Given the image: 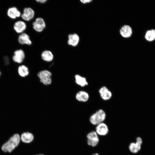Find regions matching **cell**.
<instances>
[{"mask_svg":"<svg viewBox=\"0 0 155 155\" xmlns=\"http://www.w3.org/2000/svg\"><path fill=\"white\" fill-rule=\"evenodd\" d=\"M106 115L105 111L100 109L92 114L90 117L89 121L93 125L96 126L104 122L106 119Z\"/></svg>","mask_w":155,"mask_h":155,"instance_id":"1","label":"cell"},{"mask_svg":"<svg viewBox=\"0 0 155 155\" xmlns=\"http://www.w3.org/2000/svg\"><path fill=\"white\" fill-rule=\"evenodd\" d=\"M20 137L18 134H15L2 147V150L5 152H11L19 144Z\"/></svg>","mask_w":155,"mask_h":155,"instance_id":"2","label":"cell"},{"mask_svg":"<svg viewBox=\"0 0 155 155\" xmlns=\"http://www.w3.org/2000/svg\"><path fill=\"white\" fill-rule=\"evenodd\" d=\"M37 75L40 82L43 84L48 85L52 83V74L50 71L46 70H41L38 73Z\"/></svg>","mask_w":155,"mask_h":155,"instance_id":"3","label":"cell"},{"mask_svg":"<svg viewBox=\"0 0 155 155\" xmlns=\"http://www.w3.org/2000/svg\"><path fill=\"white\" fill-rule=\"evenodd\" d=\"M87 145L92 147H96L99 144L100 139L99 135L95 131H91L86 135Z\"/></svg>","mask_w":155,"mask_h":155,"instance_id":"4","label":"cell"},{"mask_svg":"<svg viewBox=\"0 0 155 155\" xmlns=\"http://www.w3.org/2000/svg\"><path fill=\"white\" fill-rule=\"evenodd\" d=\"M34 15V10L30 7H27L24 8L21 18L24 21L28 22L33 19Z\"/></svg>","mask_w":155,"mask_h":155,"instance_id":"5","label":"cell"},{"mask_svg":"<svg viewBox=\"0 0 155 155\" xmlns=\"http://www.w3.org/2000/svg\"><path fill=\"white\" fill-rule=\"evenodd\" d=\"M136 140V142L130 143L128 146L129 151L133 154H136L140 151L142 143V139L140 137H137Z\"/></svg>","mask_w":155,"mask_h":155,"instance_id":"6","label":"cell"},{"mask_svg":"<svg viewBox=\"0 0 155 155\" xmlns=\"http://www.w3.org/2000/svg\"><path fill=\"white\" fill-rule=\"evenodd\" d=\"M32 27L36 32H41L46 26L45 22L43 18L40 17L36 18L32 23Z\"/></svg>","mask_w":155,"mask_h":155,"instance_id":"7","label":"cell"},{"mask_svg":"<svg viewBox=\"0 0 155 155\" xmlns=\"http://www.w3.org/2000/svg\"><path fill=\"white\" fill-rule=\"evenodd\" d=\"M95 131L99 136H104L108 134L109 129L108 125L103 122L96 126Z\"/></svg>","mask_w":155,"mask_h":155,"instance_id":"8","label":"cell"},{"mask_svg":"<svg viewBox=\"0 0 155 155\" xmlns=\"http://www.w3.org/2000/svg\"><path fill=\"white\" fill-rule=\"evenodd\" d=\"M25 58L24 51L21 49L16 50L12 57L13 61L15 63H22Z\"/></svg>","mask_w":155,"mask_h":155,"instance_id":"9","label":"cell"},{"mask_svg":"<svg viewBox=\"0 0 155 155\" xmlns=\"http://www.w3.org/2000/svg\"><path fill=\"white\" fill-rule=\"evenodd\" d=\"M18 41L19 43L21 45L30 46L32 44L30 36L25 32L19 34L18 37Z\"/></svg>","mask_w":155,"mask_h":155,"instance_id":"10","label":"cell"},{"mask_svg":"<svg viewBox=\"0 0 155 155\" xmlns=\"http://www.w3.org/2000/svg\"><path fill=\"white\" fill-rule=\"evenodd\" d=\"M13 28L17 34H20L25 31L27 28V24L24 21L19 20L15 22Z\"/></svg>","mask_w":155,"mask_h":155,"instance_id":"11","label":"cell"},{"mask_svg":"<svg viewBox=\"0 0 155 155\" xmlns=\"http://www.w3.org/2000/svg\"><path fill=\"white\" fill-rule=\"evenodd\" d=\"M7 15L10 18L14 20L21 17L22 13L15 7H12L8 9Z\"/></svg>","mask_w":155,"mask_h":155,"instance_id":"12","label":"cell"},{"mask_svg":"<svg viewBox=\"0 0 155 155\" xmlns=\"http://www.w3.org/2000/svg\"><path fill=\"white\" fill-rule=\"evenodd\" d=\"M99 92L102 98L105 100L110 99L112 96L111 92L105 86L101 87L99 89Z\"/></svg>","mask_w":155,"mask_h":155,"instance_id":"13","label":"cell"},{"mask_svg":"<svg viewBox=\"0 0 155 155\" xmlns=\"http://www.w3.org/2000/svg\"><path fill=\"white\" fill-rule=\"evenodd\" d=\"M68 44L73 46H77L79 42L80 38L79 36L76 33L69 34L68 36Z\"/></svg>","mask_w":155,"mask_h":155,"instance_id":"14","label":"cell"},{"mask_svg":"<svg viewBox=\"0 0 155 155\" xmlns=\"http://www.w3.org/2000/svg\"><path fill=\"white\" fill-rule=\"evenodd\" d=\"M75 98L78 101L85 102L88 101L89 96L88 94L84 91H80L76 94Z\"/></svg>","mask_w":155,"mask_h":155,"instance_id":"15","label":"cell"},{"mask_svg":"<svg viewBox=\"0 0 155 155\" xmlns=\"http://www.w3.org/2000/svg\"><path fill=\"white\" fill-rule=\"evenodd\" d=\"M120 32L123 37L126 38H128L132 34V30L129 26L124 25L121 28Z\"/></svg>","mask_w":155,"mask_h":155,"instance_id":"16","label":"cell"},{"mask_svg":"<svg viewBox=\"0 0 155 155\" xmlns=\"http://www.w3.org/2000/svg\"><path fill=\"white\" fill-rule=\"evenodd\" d=\"M21 139L24 143H29L31 142L34 140V137L31 133L26 132L23 133L21 136Z\"/></svg>","mask_w":155,"mask_h":155,"instance_id":"17","label":"cell"},{"mask_svg":"<svg viewBox=\"0 0 155 155\" xmlns=\"http://www.w3.org/2000/svg\"><path fill=\"white\" fill-rule=\"evenodd\" d=\"M41 57L43 60L47 62L52 61L54 58L52 53L50 51L47 50L44 51L42 52Z\"/></svg>","mask_w":155,"mask_h":155,"instance_id":"18","label":"cell"},{"mask_svg":"<svg viewBox=\"0 0 155 155\" xmlns=\"http://www.w3.org/2000/svg\"><path fill=\"white\" fill-rule=\"evenodd\" d=\"M75 83L82 87H84L88 85V82L86 79L79 74H76L75 76Z\"/></svg>","mask_w":155,"mask_h":155,"instance_id":"19","label":"cell"},{"mask_svg":"<svg viewBox=\"0 0 155 155\" xmlns=\"http://www.w3.org/2000/svg\"><path fill=\"white\" fill-rule=\"evenodd\" d=\"M145 37L146 39L150 42L155 39V29H152L148 30L146 32Z\"/></svg>","mask_w":155,"mask_h":155,"instance_id":"20","label":"cell"},{"mask_svg":"<svg viewBox=\"0 0 155 155\" xmlns=\"http://www.w3.org/2000/svg\"><path fill=\"white\" fill-rule=\"evenodd\" d=\"M18 71L20 75L22 77L27 76L29 73L28 68L24 65H20L19 67Z\"/></svg>","mask_w":155,"mask_h":155,"instance_id":"21","label":"cell"},{"mask_svg":"<svg viewBox=\"0 0 155 155\" xmlns=\"http://www.w3.org/2000/svg\"><path fill=\"white\" fill-rule=\"evenodd\" d=\"M80 1L82 3L84 4H85L87 3H90L92 1L91 0H81Z\"/></svg>","mask_w":155,"mask_h":155,"instance_id":"22","label":"cell"},{"mask_svg":"<svg viewBox=\"0 0 155 155\" xmlns=\"http://www.w3.org/2000/svg\"><path fill=\"white\" fill-rule=\"evenodd\" d=\"M47 0H37L36 1L37 2L39 3H46L47 1Z\"/></svg>","mask_w":155,"mask_h":155,"instance_id":"23","label":"cell"},{"mask_svg":"<svg viewBox=\"0 0 155 155\" xmlns=\"http://www.w3.org/2000/svg\"><path fill=\"white\" fill-rule=\"evenodd\" d=\"M92 155H100L98 153H94L93 154H92Z\"/></svg>","mask_w":155,"mask_h":155,"instance_id":"24","label":"cell"},{"mask_svg":"<svg viewBox=\"0 0 155 155\" xmlns=\"http://www.w3.org/2000/svg\"><path fill=\"white\" fill-rule=\"evenodd\" d=\"M36 155H44L43 154H37Z\"/></svg>","mask_w":155,"mask_h":155,"instance_id":"25","label":"cell"},{"mask_svg":"<svg viewBox=\"0 0 155 155\" xmlns=\"http://www.w3.org/2000/svg\"><path fill=\"white\" fill-rule=\"evenodd\" d=\"M1 72H0V75H1Z\"/></svg>","mask_w":155,"mask_h":155,"instance_id":"26","label":"cell"}]
</instances>
